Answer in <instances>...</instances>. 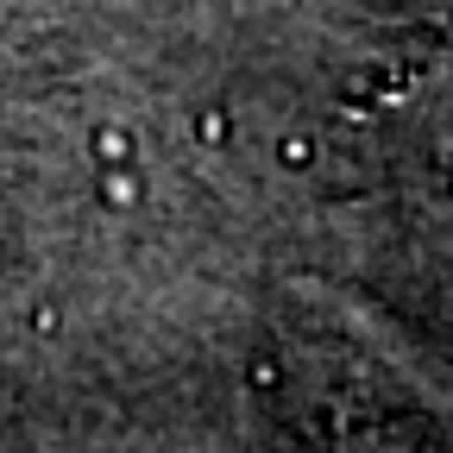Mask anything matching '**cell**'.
I'll use <instances>...</instances> for the list:
<instances>
[{
	"label": "cell",
	"instance_id": "2",
	"mask_svg": "<svg viewBox=\"0 0 453 453\" xmlns=\"http://www.w3.org/2000/svg\"><path fill=\"white\" fill-rule=\"evenodd\" d=\"M88 151H95V164L107 170V164H139V139H133V127H95L88 133Z\"/></svg>",
	"mask_w": 453,
	"mask_h": 453
},
{
	"label": "cell",
	"instance_id": "1",
	"mask_svg": "<svg viewBox=\"0 0 453 453\" xmlns=\"http://www.w3.org/2000/svg\"><path fill=\"white\" fill-rule=\"evenodd\" d=\"M95 189H101V202H107V208H120V214L145 202V177H139V164H107L101 177H95Z\"/></svg>",
	"mask_w": 453,
	"mask_h": 453
},
{
	"label": "cell",
	"instance_id": "3",
	"mask_svg": "<svg viewBox=\"0 0 453 453\" xmlns=\"http://www.w3.org/2000/svg\"><path fill=\"white\" fill-rule=\"evenodd\" d=\"M277 164H283V170H309V164H315V139H309V133H283V139H277Z\"/></svg>",
	"mask_w": 453,
	"mask_h": 453
},
{
	"label": "cell",
	"instance_id": "4",
	"mask_svg": "<svg viewBox=\"0 0 453 453\" xmlns=\"http://www.w3.org/2000/svg\"><path fill=\"white\" fill-rule=\"evenodd\" d=\"M196 133H202L208 145H220V139H226V120H220V113H202V127H196Z\"/></svg>",
	"mask_w": 453,
	"mask_h": 453
}]
</instances>
